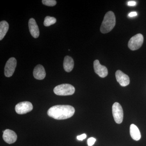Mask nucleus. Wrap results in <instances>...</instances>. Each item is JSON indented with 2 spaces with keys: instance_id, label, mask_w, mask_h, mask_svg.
<instances>
[{
  "instance_id": "obj_17",
  "label": "nucleus",
  "mask_w": 146,
  "mask_h": 146,
  "mask_svg": "<svg viewBox=\"0 0 146 146\" xmlns=\"http://www.w3.org/2000/svg\"><path fill=\"white\" fill-rule=\"evenodd\" d=\"M42 2L44 5L48 6H54L56 4V1L55 0H43Z\"/></svg>"
},
{
  "instance_id": "obj_8",
  "label": "nucleus",
  "mask_w": 146,
  "mask_h": 146,
  "mask_svg": "<svg viewBox=\"0 0 146 146\" xmlns=\"http://www.w3.org/2000/svg\"><path fill=\"white\" fill-rule=\"evenodd\" d=\"M94 67L95 72L100 77L103 78L107 76L108 74L107 68L101 65L99 60H96L94 61Z\"/></svg>"
},
{
  "instance_id": "obj_5",
  "label": "nucleus",
  "mask_w": 146,
  "mask_h": 146,
  "mask_svg": "<svg viewBox=\"0 0 146 146\" xmlns=\"http://www.w3.org/2000/svg\"><path fill=\"white\" fill-rule=\"evenodd\" d=\"M112 112L115 122L118 124L123 122V111L122 107L120 104L115 102L112 106Z\"/></svg>"
},
{
  "instance_id": "obj_6",
  "label": "nucleus",
  "mask_w": 146,
  "mask_h": 146,
  "mask_svg": "<svg viewBox=\"0 0 146 146\" xmlns=\"http://www.w3.org/2000/svg\"><path fill=\"white\" fill-rule=\"evenodd\" d=\"M33 109L31 103L25 101L19 103L16 106L15 110L18 114L23 115L31 112Z\"/></svg>"
},
{
  "instance_id": "obj_1",
  "label": "nucleus",
  "mask_w": 146,
  "mask_h": 146,
  "mask_svg": "<svg viewBox=\"0 0 146 146\" xmlns=\"http://www.w3.org/2000/svg\"><path fill=\"white\" fill-rule=\"evenodd\" d=\"M74 108L70 105H56L51 107L47 114L49 117L56 120H64L72 117Z\"/></svg>"
},
{
  "instance_id": "obj_10",
  "label": "nucleus",
  "mask_w": 146,
  "mask_h": 146,
  "mask_svg": "<svg viewBox=\"0 0 146 146\" xmlns=\"http://www.w3.org/2000/svg\"><path fill=\"white\" fill-rule=\"evenodd\" d=\"M115 76L117 81L121 86H126L129 84L130 82L129 77L122 71L118 70L115 73Z\"/></svg>"
},
{
  "instance_id": "obj_7",
  "label": "nucleus",
  "mask_w": 146,
  "mask_h": 146,
  "mask_svg": "<svg viewBox=\"0 0 146 146\" xmlns=\"http://www.w3.org/2000/svg\"><path fill=\"white\" fill-rule=\"evenodd\" d=\"M16 65L17 60L15 58H11L7 60L5 67L4 74L5 76L10 77L13 75L15 72Z\"/></svg>"
},
{
  "instance_id": "obj_15",
  "label": "nucleus",
  "mask_w": 146,
  "mask_h": 146,
  "mask_svg": "<svg viewBox=\"0 0 146 146\" xmlns=\"http://www.w3.org/2000/svg\"><path fill=\"white\" fill-rule=\"evenodd\" d=\"M9 25L8 23L6 21H2L0 22V40H2L8 31Z\"/></svg>"
},
{
  "instance_id": "obj_11",
  "label": "nucleus",
  "mask_w": 146,
  "mask_h": 146,
  "mask_svg": "<svg viewBox=\"0 0 146 146\" xmlns=\"http://www.w3.org/2000/svg\"><path fill=\"white\" fill-rule=\"evenodd\" d=\"M29 27L32 36L35 38H38L39 35V29L34 18H31L29 20Z\"/></svg>"
},
{
  "instance_id": "obj_18",
  "label": "nucleus",
  "mask_w": 146,
  "mask_h": 146,
  "mask_svg": "<svg viewBox=\"0 0 146 146\" xmlns=\"http://www.w3.org/2000/svg\"><path fill=\"white\" fill-rule=\"evenodd\" d=\"M96 141V138H93V137L89 138L87 140V144H88V146H93L95 143Z\"/></svg>"
},
{
  "instance_id": "obj_21",
  "label": "nucleus",
  "mask_w": 146,
  "mask_h": 146,
  "mask_svg": "<svg viewBox=\"0 0 146 146\" xmlns=\"http://www.w3.org/2000/svg\"><path fill=\"white\" fill-rule=\"evenodd\" d=\"M137 13L136 11L130 12V13L129 14V16L130 17H134V16H137Z\"/></svg>"
},
{
  "instance_id": "obj_2",
  "label": "nucleus",
  "mask_w": 146,
  "mask_h": 146,
  "mask_svg": "<svg viewBox=\"0 0 146 146\" xmlns=\"http://www.w3.org/2000/svg\"><path fill=\"white\" fill-rule=\"evenodd\" d=\"M116 24V18L115 14L112 11H108L105 15L104 19L102 23L100 31L102 33L109 32L114 28Z\"/></svg>"
},
{
  "instance_id": "obj_16",
  "label": "nucleus",
  "mask_w": 146,
  "mask_h": 146,
  "mask_svg": "<svg viewBox=\"0 0 146 146\" xmlns=\"http://www.w3.org/2000/svg\"><path fill=\"white\" fill-rule=\"evenodd\" d=\"M56 20L54 17L47 16L45 18L44 21V25L46 27H49L54 25L56 23Z\"/></svg>"
},
{
  "instance_id": "obj_12",
  "label": "nucleus",
  "mask_w": 146,
  "mask_h": 146,
  "mask_svg": "<svg viewBox=\"0 0 146 146\" xmlns=\"http://www.w3.org/2000/svg\"><path fill=\"white\" fill-rule=\"evenodd\" d=\"M35 78L39 80L44 79L46 77V73L44 67L41 65H36L33 72Z\"/></svg>"
},
{
  "instance_id": "obj_3",
  "label": "nucleus",
  "mask_w": 146,
  "mask_h": 146,
  "mask_svg": "<svg viewBox=\"0 0 146 146\" xmlns=\"http://www.w3.org/2000/svg\"><path fill=\"white\" fill-rule=\"evenodd\" d=\"M53 91L54 94L58 96H70L74 93L75 89L71 84H63L56 86Z\"/></svg>"
},
{
  "instance_id": "obj_4",
  "label": "nucleus",
  "mask_w": 146,
  "mask_h": 146,
  "mask_svg": "<svg viewBox=\"0 0 146 146\" xmlns=\"http://www.w3.org/2000/svg\"><path fill=\"white\" fill-rule=\"evenodd\" d=\"M144 37L140 33L132 36L128 42L129 48L132 50H136L140 48L143 43Z\"/></svg>"
},
{
  "instance_id": "obj_20",
  "label": "nucleus",
  "mask_w": 146,
  "mask_h": 146,
  "mask_svg": "<svg viewBox=\"0 0 146 146\" xmlns=\"http://www.w3.org/2000/svg\"><path fill=\"white\" fill-rule=\"evenodd\" d=\"M136 3L134 1H130L127 3L128 5L130 6H134L136 5Z\"/></svg>"
},
{
  "instance_id": "obj_14",
  "label": "nucleus",
  "mask_w": 146,
  "mask_h": 146,
  "mask_svg": "<svg viewBox=\"0 0 146 146\" xmlns=\"http://www.w3.org/2000/svg\"><path fill=\"white\" fill-rule=\"evenodd\" d=\"M130 134L133 140L138 141L141 138V133L138 127L133 124L131 125L130 126Z\"/></svg>"
},
{
  "instance_id": "obj_19",
  "label": "nucleus",
  "mask_w": 146,
  "mask_h": 146,
  "mask_svg": "<svg viewBox=\"0 0 146 146\" xmlns=\"http://www.w3.org/2000/svg\"><path fill=\"white\" fill-rule=\"evenodd\" d=\"M86 138V135L85 133H83L81 135L77 136V138L79 141H83Z\"/></svg>"
},
{
  "instance_id": "obj_13",
  "label": "nucleus",
  "mask_w": 146,
  "mask_h": 146,
  "mask_svg": "<svg viewBox=\"0 0 146 146\" xmlns=\"http://www.w3.org/2000/svg\"><path fill=\"white\" fill-rule=\"evenodd\" d=\"M63 68L67 72H70L74 68V61L73 58L70 56H65L63 61Z\"/></svg>"
},
{
  "instance_id": "obj_9",
  "label": "nucleus",
  "mask_w": 146,
  "mask_h": 146,
  "mask_svg": "<svg viewBox=\"0 0 146 146\" xmlns=\"http://www.w3.org/2000/svg\"><path fill=\"white\" fill-rule=\"evenodd\" d=\"M3 138L6 143L9 144L13 143L16 142L17 135L13 131L7 129L3 131Z\"/></svg>"
}]
</instances>
